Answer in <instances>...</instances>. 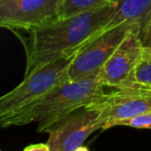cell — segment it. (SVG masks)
<instances>
[{"label": "cell", "mask_w": 151, "mask_h": 151, "mask_svg": "<svg viewBox=\"0 0 151 151\" xmlns=\"http://www.w3.org/2000/svg\"><path fill=\"white\" fill-rule=\"evenodd\" d=\"M75 151H89L88 150V148L87 147H85V146H80L79 148H77Z\"/></svg>", "instance_id": "9a60e30c"}, {"label": "cell", "mask_w": 151, "mask_h": 151, "mask_svg": "<svg viewBox=\"0 0 151 151\" xmlns=\"http://www.w3.org/2000/svg\"><path fill=\"white\" fill-rule=\"evenodd\" d=\"M130 86L151 87V50L143 49L141 58L132 75Z\"/></svg>", "instance_id": "30bf717a"}, {"label": "cell", "mask_w": 151, "mask_h": 151, "mask_svg": "<svg viewBox=\"0 0 151 151\" xmlns=\"http://www.w3.org/2000/svg\"><path fill=\"white\" fill-rule=\"evenodd\" d=\"M104 85L99 75L80 81H66L50 92L0 120L1 127L25 125L37 122V132H47L52 124L70 112L91 103L104 94Z\"/></svg>", "instance_id": "7a4b0ae2"}, {"label": "cell", "mask_w": 151, "mask_h": 151, "mask_svg": "<svg viewBox=\"0 0 151 151\" xmlns=\"http://www.w3.org/2000/svg\"><path fill=\"white\" fill-rule=\"evenodd\" d=\"M115 1L117 0H64V4L61 12V19L92 11L107 3L115 2Z\"/></svg>", "instance_id": "8fae6325"}, {"label": "cell", "mask_w": 151, "mask_h": 151, "mask_svg": "<svg viewBox=\"0 0 151 151\" xmlns=\"http://www.w3.org/2000/svg\"><path fill=\"white\" fill-rule=\"evenodd\" d=\"M149 89H151V87H149Z\"/></svg>", "instance_id": "2e32d148"}, {"label": "cell", "mask_w": 151, "mask_h": 151, "mask_svg": "<svg viewBox=\"0 0 151 151\" xmlns=\"http://www.w3.org/2000/svg\"><path fill=\"white\" fill-rule=\"evenodd\" d=\"M142 52L140 27L136 26L99 71V77L101 84L115 89L130 86L134 68Z\"/></svg>", "instance_id": "52a82bcc"}, {"label": "cell", "mask_w": 151, "mask_h": 151, "mask_svg": "<svg viewBox=\"0 0 151 151\" xmlns=\"http://www.w3.org/2000/svg\"><path fill=\"white\" fill-rule=\"evenodd\" d=\"M101 99L107 107L108 122L103 129L116 126L120 121L151 113V89L128 86L104 93Z\"/></svg>", "instance_id": "ba28073f"}, {"label": "cell", "mask_w": 151, "mask_h": 151, "mask_svg": "<svg viewBox=\"0 0 151 151\" xmlns=\"http://www.w3.org/2000/svg\"><path fill=\"white\" fill-rule=\"evenodd\" d=\"M23 151H51L48 144H34L27 146Z\"/></svg>", "instance_id": "5bb4252c"}, {"label": "cell", "mask_w": 151, "mask_h": 151, "mask_svg": "<svg viewBox=\"0 0 151 151\" xmlns=\"http://www.w3.org/2000/svg\"><path fill=\"white\" fill-rule=\"evenodd\" d=\"M107 122V107L99 96L52 124L47 132L50 134L47 144L51 151H75Z\"/></svg>", "instance_id": "277c9868"}, {"label": "cell", "mask_w": 151, "mask_h": 151, "mask_svg": "<svg viewBox=\"0 0 151 151\" xmlns=\"http://www.w3.org/2000/svg\"><path fill=\"white\" fill-rule=\"evenodd\" d=\"M116 9L115 1L35 29L14 32L26 53L24 77L42 65L80 51L87 42L106 29Z\"/></svg>", "instance_id": "6da1fadb"}, {"label": "cell", "mask_w": 151, "mask_h": 151, "mask_svg": "<svg viewBox=\"0 0 151 151\" xmlns=\"http://www.w3.org/2000/svg\"><path fill=\"white\" fill-rule=\"evenodd\" d=\"M116 126H128V127L140 128V129H151V113L120 121Z\"/></svg>", "instance_id": "7c38bea8"}, {"label": "cell", "mask_w": 151, "mask_h": 151, "mask_svg": "<svg viewBox=\"0 0 151 151\" xmlns=\"http://www.w3.org/2000/svg\"><path fill=\"white\" fill-rule=\"evenodd\" d=\"M142 45H143V49H148L151 50V19L149 22L148 26L146 28V31L145 34L142 38Z\"/></svg>", "instance_id": "4fadbf2b"}, {"label": "cell", "mask_w": 151, "mask_h": 151, "mask_svg": "<svg viewBox=\"0 0 151 151\" xmlns=\"http://www.w3.org/2000/svg\"><path fill=\"white\" fill-rule=\"evenodd\" d=\"M137 24L124 22L109 28L86 42L77 53L68 68V80L80 81L99 73L104 65Z\"/></svg>", "instance_id": "5b68a950"}, {"label": "cell", "mask_w": 151, "mask_h": 151, "mask_svg": "<svg viewBox=\"0 0 151 151\" xmlns=\"http://www.w3.org/2000/svg\"><path fill=\"white\" fill-rule=\"evenodd\" d=\"M116 6L115 15L106 29L124 22L137 24L140 27V38L142 40L151 19V0H117Z\"/></svg>", "instance_id": "9c48e42d"}, {"label": "cell", "mask_w": 151, "mask_h": 151, "mask_svg": "<svg viewBox=\"0 0 151 151\" xmlns=\"http://www.w3.org/2000/svg\"><path fill=\"white\" fill-rule=\"evenodd\" d=\"M79 52V51H78ZM78 52L37 67L13 90L0 97V120L42 99L53 88L68 81V68Z\"/></svg>", "instance_id": "3957f363"}, {"label": "cell", "mask_w": 151, "mask_h": 151, "mask_svg": "<svg viewBox=\"0 0 151 151\" xmlns=\"http://www.w3.org/2000/svg\"><path fill=\"white\" fill-rule=\"evenodd\" d=\"M64 0H0V26L16 31L35 29L61 19Z\"/></svg>", "instance_id": "8992f818"}]
</instances>
